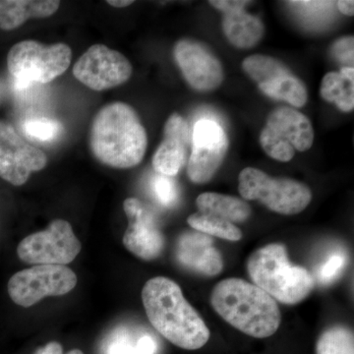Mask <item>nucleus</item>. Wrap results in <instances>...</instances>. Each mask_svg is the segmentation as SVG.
<instances>
[{
	"label": "nucleus",
	"instance_id": "27",
	"mask_svg": "<svg viewBox=\"0 0 354 354\" xmlns=\"http://www.w3.org/2000/svg\"><path fill=\"white\" fill-rule=\"evenodd\" d=\"M346 264V256L342 250L330 253L317 270V279L323 286L330 285L341 276Z\"/></svg>",
	"mask_w": 354,
	"mask_h": 354
},
{
	"label": "nucleus",
	"instance_id": "6",
	"mask_svg": "<svg viewBox=\"0 0 354 354\" xmlns=\"http://www.w3.org/2000/svg\"><path fill=\"white\" fill-rule=\"evenodd\" d=\"M239 181V191L244 200H257L281 215L301 213L312 200L306 184L286 177H272L254 167L242 169Z\"/></svg>",
	"mask_w": 354,
	"mask_h": 354
},
{
	"label": "nucleus",
	"instance_id": "24",
	"mask_svg": "<svg viewBox=\"0 0 354 354\" xmlns=\"http://www.w3.org/2000/svg\"><path fill=\"white\" fill-rule=\"evenodd\" d=\"M187 223L193 230L209 236L228 241H239L242 239V232L236 225L211 214L197 212L188 216Z\"/></svg>",
	"mask_w": 354,
	"mask_h": 354
},
{
	"label": "nucleus",
	"instance_id": "25",
	"mask_svg": "<svg viewBox=\"0 0 354 354\" xmlns=\"http://www.w3.org/2000/svg\"><path fill=\"white\" fill-rule=\"evenodd\" d=\"M316 354H354L353 333L342 326L326 330L317 342Z\"/></svg>",
	"mask_w": 354,
	"mask_h": 354
},
{
	"label": "nucleus",
	"instance_id": "30",
	"mask_svg": "<svg viewBox=\"0 0 354 354\" xmlns=\"http://www.w3.org/2000/svg\"><path fill=\"white\" fill-rule=\"evenodd\" d=\"M34 354H64V349L62 344L57 342H51L43 348L37 349Z\"/></svg>",
	"mask_w": 354,
	"mask_h": 354
},
{
	"label": "nucleus",
	"instance_id": "28",
	"mask_svg": "<svg viewBox=\"0 0 354 354\" xmlns=\"http://www.w3.org/2000/svg\"><path fill=\"white\" fill-rule=\"evenodd\" d=\"M151 187L153 196L162 206H174L178 199V189L171 177L157 174L151 181Z\"/></svg>",
	"mask_w": 354,
	"mask_h": 354
},
{
	"label": "nucleus",
	"instance_id": "15",
	"mask_svg": "<svg viewBox=\"0 0 354 354\" xmlns=\"http://www.w3.org/2000/svg\"><path fill=\"white\" fill-rule=\"evenodd\" d=\"M191 134L187 121L178 113L169 116L164 128V140L153 157V167L158 174L177 176L187 160Z\"/></svg>",
	"mask_w": 354,
	"mask_h": 354
},
{
	"label": "nucleus",
	"instance_id": "21",
	"mask_svg": "<svg viewBox=\"0 0 354 354\" xmlns=\"http://www.w3.org/2000/svg\"><path fill=\"white\" fill-rule=\"evenodd\" d=\"M158 348L157 339L149 333L118 329L109 339L106 354H156Z\"/></svg>",
	"mask_w": 354,
	"mask_h": 354
},
{
	"label": "nucleus",
	"instance_id": "8",
	"mask_svg": "<svg viewBox=\"0 0 354 354\" xmlns=\"http://www.w3.org/2000/svg\"><path fill=\"white\" fill-rule=\"evenodd\" d=\"M77 281L75 272L66 266L36 265L13 274L7 288L14 304L29 308L44 297L66 295Z\"/></svg>",
	"mask_w": 354,
	"mask_h": 354
},
{
	"label": "nucleus",
	"instance_id": "19",
	"mask_svg": "<svg viewBox=\"0 0 354 354\" xmlns=\"http://www.w3.org/2000/svg\"><path fill=\"white\" fill-rule=\"evenodd\" d=\"M196 205L198 212L218 216L234 225L244 223L251 216V207L248 203L221 193H202L197 197Z\"/></svg>",
	"mask_w": 354,
	"mask_h": 354
},
{
	"label": "nucleus",
	"instance_id": "7",
	"mask_svg": "<svg viewBox=\"0 0 354 354\" xmlns=\"http://www.w3.org/2000/svg\"><path fill=\"white\" fill-rule=\"evenodd\" d=\"M314 130L304 113L290 106H279L270 113L260 135V144L269 157L290 162L295 151L305 152L313 145Z\"/></svg>",
	"mask_w": 354,
	"mask_h": 354
},
{
	"label": "nucleus",
	"instance_id": "12",
	"mask_svg": "<svg viewBox=\"0 0 354 354\" xmlns=\"http://www.w3.org/2000/svg\"><path fill=\"white\" fill-rule=\"evenodd\" d=\"M48 164L43 151L28 143L12 125L0 121V177L14 186L27 183L32 172Z\"/></svg>",
	"mask_w": 354,
	"mask_h": 354
},
{
	"label": "nucleus",
	"instance_id": "23",
	"mask_svg": "<svg viewBox=\"0 0 354 354\" xmlns=\"http://www.w3.org/2000/svg\"><path fill=\"white\" fill-rule=\"evenodd\" d=\"M247 75L258 83V86L271 83L276 79L290 75V68L281 60L263 55H253L242 62Z\"/></svg>",
	"mask_w": 354,
	"mask_h": 354
},
{
	"label": "nucleus",
	"instance_id": "3",
	"mask_svg": "<svg viewBox=\"0 0 354 354\" xmlns=\"http://www.w3.org/2000/svg\"><path fill=\"white\" fill-rule=\"evenodd\" d=\"M211 304L225 322L256 339L271 337L281 325L276 300L242 279H225L216 283L211 293Z\"/></svg>",
	"mask_w": 354,
	"mask_h": 354
},
{
	"label": "nucleus",
	"instance_id": "32",
	"mask_svg": "<svg viewBox=\"0 0 354 354\" xmlns=\"http://www.w3.org/2000/svg\"><path fill=\"white\" fill-rule=\"evenodd\" d=\"M108 3L109 6L118 7V8H122V7H127L134 3V1L130 0H109Z\"/></svg>",
	"mask_w": 354,
	"mask_h": 354
},
{
	"label": "nucleus",
	"instance_id": "11",
	"mask_svg": "<svg viewBox=\"0 0 354 354\" xmlns=\"http://www.w3.org/2000/svg\"><path fill=\"white\" fill-rule=\"evenodd\" d=\"M230 141L221 124L211 120H198L191 134V153L187 164L192 183H209L223 165Z\"/></svg>",
	"mask_w": 354,
	"mask_h": 354
},
{
	"label": "nucleus",
	"instance_id": "10",
	"mask_svg": "<svg viewBox=\"0 0 354 354\" xmlns=\"http://www.w3.org/2000/svg\"><path fill=\"white\" fill-rule=\"evenodd\" d=\"M132 72V65L127 57L101 44L91 46L73 66V75L77 80L99 92L127 83Z\"/></svg>",
	"mask_w": 354,
	"mask_h": 354
},
{
	"label": "nucleus",
	"instance_id": "14",
	"mask_svg": "<svg viewBox=\"0 0 354 354\" xmlns=\"http://www.w3.org/2000/svg\"><path fill=\"white\" fill-rule=\"evenodd\" d=\"M123 209L129 223L123 236L125 248L140 259H157L165 247V236L157 216L137 198H127Z\"/></svg>",
	"mask_w": 354,
	"mask_h": 354
},
{
	"label": "nucleus",
	"instance_id": "18",
	"mask_svg": "<svg viewBox=\"0 0 354 354\" xmlns=\"http://www.w3.org/2000/svg\"><path fill=\"white\" fill-rule=\"evenodd\" d=\"M60 6L57 0H0V29L12 31L30 18H46Z\"/></svg>",
	"mask_w": 354,
	"mask_h": 354
},
{
	"label": "nucleus",
	"instance_id": "2",
	"mask_svg": "<svg viewBox=\"0 0 354 354\" xmlns=\"http://www.w3.org/2000/svg\"><path fill=\"white\" fill-rule=\"evenodd\" d=\"M147 146L145 127L129 104L113 102L95 114L91 127L90 148L102 164L131 169L143 160Z\"/></svg>",
	"mask_w": 354,
	"mask_h": 354
},
{
	"label": "nucleus",
	"instance_id": "9",
	"mask_svg": "<svg viewBox=\"0 0 354 354\" xmlns=\"http://www.w3.org/2000/svg\"><path fill=\"white\" fill-rule=\"evenodd\" d=\"M80 251V241L64 220L51 221L46 230L25 237L17 247L20 260L34 265H67Z\"/></svg>",
	"mask_w": 354,
	"mask_h": 354
},
{
	"label": "nucleus",
	"instance_id": "13",
	"mask_svg": "<svg viewBox=\"0 0 354 354\" xmlns=\"http://www.w3.org/2000/svg\"><path fill=\"white\" fill-rule=\"evenodd\" d=\"M174 55L184 79L195 90L211 92L223 83V65L207 44L181 39L174 46Z\"/></svg>",
	"mask_w": 354,
	"mask_h": 354
},
{
	"label": "nucleus",
	"instance_id": "17",
	"mask_svg": "<svg viewBox=\"0 0 354 354\" xmlns=\"http://www.w3.org/2000/svg\"><path fill=\"white\" fill-rule=\"evenodd\" d=\"M176 257L184 268L202 276H216L223 269V256L214 247L213 237L196 230L179 236Z\"/></svg>",
	"mask_w": 354,
	"mask_h": 354
},
{
	"label": "nucleus",
	"instance_id": "1",
	"mask_svg": "<svg viewBox=\"0 0 354 354\" xmlns=\"http://www.w3.org/2000/svg\"><path fill=\"white\" fill-rule=\"evenodd\" d=\"M142 300L153 327L174 346L196 351L209 342L206 323L172 279H149L142 290Z\"/></svg>",
	"mask_w": 354,
	"mask_h": 354
},
{
	"label": "nucleus",
	"instance_id": "34",
	"mask_svg": "<svg viewBox=\"0 0 354 354\" xmlns=\"http://www.w3.org/2000/svg\"><path fill=\"white\" fill-rule=\"evenodd\" d=\"M1 95H2V87H1V84H0V97H1Z\"/></svg>",
	"mask_w": 354,
	"mask_h": 354
},
{
	"label": "nucleus",
	"instance_id": "33",
	"mask_svg": "<svg viewBox=\"0 0 354 354\" xmlns=\"http://www.w3.org/2000/svg\"><path fill=\"white\" fill-rule=\"evenodd\" d=\"M67 354H84L82 351H79V349H73V351H69Z\"/></svg>",
	"mask_w": 354,
	"mask_h": 354
},
{
	"label": "nucleus",
	"instance_id": "26",
	"mask_svg": "<svg viewBox=\"0 0 354 354\" xmlns=\"http://www.w3.org/2000/svg\"><path fill=\"white\" fill-rule=\"evenodd\" d=\"M23 131L27 136L41 142L53 141L62 132L59 121L48 118H32L23 123Z\"/></svg>",
	"mask_w": 354,
	"mask_h": 354
},
{
	"label": "nucleus",
	"instance_id": "29",
	"mask_svg": "<svg viewBox=\"0 0 354 354\" xmlns=\"http://www.w3.org/2000/svg\"><path fill=\"white\" fill-rule=\"evenodd\" d=\"M353 37L348 36L337 39L333 44V55L337 62L344 64L342 67H353Z\"/></svg>",
	"mask_w": 354,
	"mask_h": 354
},
{
	"label": "nucleus",
	"instance_id": "20",
	"mask_svg": "<svg viewBox=\"0 0 354 354\" xmlns=\"http://www.w3.org/2000/svg\"><path fill=\"white\" fill-rule=\"evenodd\" d=\"M320 95L326 102H333L344 113L354 109V68L342 67L339 72L324 76Z\"/></svg>",
	"mask_w": 354,
	"mask_h": 354
},
{
	"label": "nucleus",
	"instance_id": "5",
	"mask_svg": "<svg viewBox=\"0 0 354 354\" xmlns=\"http://www.w3.org/2000/svg\"><path fill=\"white\" fill-rule=\"evenodd\" d=\"M72 50L66 44L46 46L37 41L14 44L7 55V66L15 88L22 91L32 84H48L62 75L71 64Z\"/></svg>",
	"mask_w": 354,
	"mask_h": 354
},
{
	"label": "nucleus",
	"instance_id": "16",
	"mask_svg": "<svg viewBox=\"0 0 354 354\" xmlns=\"http://www.w3.org/2000/svg\"><path fill=\"white\" fill-rule=\"evenodd\" d=\"M209 3L223 12V34L232 46L246 50L260 43L264 36V25L259 18L246 12L249 1L211 0Z\"/></svg>",
	"mask_w": 354,
	"mask_h": 354
},
{
	"label": "nucleus",
	"instance_id": "4",
	"mask_svg": "<svg viewBox=\"0 0 354 354\" xmlns=\"http://www.w3.org/2000/svg\"><path fill=\"white\" fill-rule=\"evenodd\" d=\"M254 285L283 304H299L313 290L315 281L304 267L291 264L286 246L268 244L254 251L247 262Z\"/></svg>",
	"mask_w": 354,
	"mask_h": 354
},
{
	"label": "nucleus",
	"instance_id": "22",
	"mask_svg": "<svg viewBox=\"0 0 354 354\" xmlns=\"http://www.w3.org/2000/svg\"><path fill=\"white\" fill-rule=\"evenodd\" d=\"M259 88L268 97L276 101H285L295 108H302L308 101L306 87L293 74L260 85Z\"/></svg>",
	"mask_w": 354,
	"mask_h": 354
},
{
	"label": "nucleus",
	"instance_id": "31",
	"mask_svg": "<svg viewBox=\"0 0 354 354\" xmlns=\"http://www.w3.org/2000/svg\"><path fill=\"white\" fill-rule=\"evenodd\" d=\"M337 8L339 12L344 14L346 16L354 15V2L353 0H341L337 2Z\"/></svg>",
	"mask_w": 354,
	"mask_h": 354
}]
</instances>
